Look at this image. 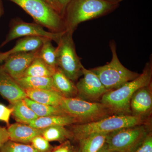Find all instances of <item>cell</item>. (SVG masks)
<instances>
[{"label":"cell","mask_w":152,"mask_h":152,"mask_svg":"<svg viewBox=\"0 0 152 152\" xmlns=\"http://www.w3.org/2000/svg\"><path fill=\"white\" fill-rule=\"evenodd\" d=\"M119 5L104 0H71L62 16L66 30L74 33L81 23L105 15Z\"/></svg>","instance_id":"1"},{"label":"cell","mask_w":152,"mask_h":152,"mask_svg":"<svg viewBox=\"0 0 152 152\" xmlns=\"http://www.w3.org/2000/svg\"><path fill=\"white\" fill-rule=\"evenodd\" d=\"M152 76L151 58V60L146 64L142 73L137 77L116 89L109 91L103 96L100 102L108 107L115 114H131V98L137 90L151 83Z\"/></svg>","instance_id":"2"},{"label":"cell","mask_w":152,"mask_h":152,"mask_svg":"<svg viewBox=\"0 0 152 152\" xmlns=\"http://www.w3.org/2000/svg\"><path fill=\"white\" fill-rule=\"evenodd\" d=\"M147 124L146 118L131 114H114L96 121L72 125L70 129L76 140L93 134H108L123 128Z\"/></svg>","instance_id":"3"},{"label":"cell","mask_w":152,"mask_h":152,"mask_svg":"<svg viewBox=\"0 0 152 152\" xmlns=\"http://www.w3.org/2000/svg\"><path fill=\"white\" fill-rule=\"evenodd\" d=\"M110 46L112 53L111 61L105 65L90 69L97 75L109 91L116 89L126 83L134 80L140 75L128 69L121 63L117 55L115 41L110 42Z\"/></svg>","instance_id":"4"},{"label":"cell","mask_w":152,"mask_h":152,"mask_svg":"<svg viewBox=\"0 0 152 152\" xmlns=\"http://www.w3.org/2000/svg\"><path fill=\"white\" fill-rule=\"evenodd\" d=\"M59 107L67 115L75 119L78 124L93 122L115 114L100 102H88L77 97H64Z\"/></svg>","instance_id":"5"},{"label":"cell","mask_w":152,"mask_h":152,"mask_svg":"<svg viewBox=\"0 0 152 152\" xmlns=\"http://www.w3.org/2000/svg\"><path fill=\"white\" fill-rule=\"evenodd\" d=\"M20 7L34 19L36 23L55 33L66 31L61 15L44 0H9Z\"/></svg>","instance_id":"6"},{"label":"cell","mask_w":152,"mask_h":152,"mask_svg":"<svg viewBox=\"0 0 152 152\" xmlns=\"http://www.w3.org/2000/svg\"><path fill=\"white\" fill-rule=\"evenodd\" d=\"M73 33L66 30L57 43L56 55L57 66L73 82L83 76V66L77 55L73 39Z\"/></svg>","instance_id":"7"},{"label":"cell","mask_w":152,"mask_h":152,"mask_svg":"<svg viewBox=\"0 0 152 152\" xmlns=\"http://www.w3.org/2000/svg\"><path fill=\"white\" fill-rule=\"evenodd\" d=\"M147 124L123 128L108 134L109 152H131L150 131Z\"/></svg>","instance_id":"8"},{"label":"cell","mask_w":152,"mask_h":152,"mask_svg":"<svg viewBox=\"0 0 152 152\" xmlns=\"http://www.w3.org/2000/svg\"><path fill=\"white\" fill-rule=\"evenodd\" d=\"M63 32L55 33L48 31L44 29L43 27L36 23H27L19 18L15 19L12 20L8 34L0 48L17 38L29 36L43 37L57 43Z\"/></svg>","instance_id":"9"},{"label":"cell","mask_w":152,"mask_h":152,"mask_svg":"<svg viewBox=\"0 0 152 152\" xmlns=\"http://www.w3.org/2000/svg\"><path fill=\"white\" fill-rule=\"evenodd\" d=\"M83 77L76 84L77 90V97L83 100L99 102L106 93L109 91L105 88L97 75L91 69L84 67Z\"/></svg>","instance_id":"10"},{"label":"cell","mask_w":152,"mask_h":152,"mask_svg":"<svg viewBox=\"0 0 152 152\" xmlns=\"http://www.w3.org/2000/svg\"><path fill=\"white\" fill-rule=\"evenodd\" d=\"M39 50L11 54L5 61L4 64L2 66L14 80L22 77L33 60L39 55Z\"/></svg>","instance_id":"11"},{"label":"cell","mask_w":152,"mask_h":152,"mask_svg":"<svg viewBox=\"0 0 152 152\" xmlns=\"http://www.w3.org/2000/svg\"><path fill=\"white\" fill-rule=\"evenodd\" d=\"M131 114L146 118L152 109V83L142 87L134 93L130 102Z\"/></svg>","instance_id":"12"},{"label":"cell","mask_w":152,"mask_h":152,"mask_svg":"<svg viewBox=\"0 0 152 152\" xmlns=\"http://www.w3.org/2000/svg\"><path fill=\"white\" fill-rule=\"evenodd\" d=\"M0 94L11 104L27 97L24 90L0 66Z\"/></svg>","instance_id":"13"},{"label":"cell","mask_w":152,"mask_h":152,"mask_svg":"<svg viewBox=\"0 0 152 152\" xmlns=\"http://www.w3.org/2000/svg\"><path fill=\"white\" fill-rule=\"evenodd\" d=\"M7 130L10 140L29 144L36 136L42 135L43 129H37L25 124L15 123L9 126Z\"/></svg>","instance_id":"14"},{"label":"cell","mask_w":152,"mask_h":152,"mask_svg":"<svg viewBox=\"0 0 152 152\" xmlns=\"http://www.w3.org/2000/svg\"><path fill=\"white\" fill-rule=\"evenodd\" d=\"M54 88L56 91L64 98H75L77 96V90L76 85L57 67L52 76Z\"/></svg>","instance_id":"15"},{"label":"cell","mask_w":152,"mask_h":152,"mask_svg":"<svg viewBox=\"0 0 152 152\" xmlns=\"http://www.w3.org/2000/svg\"><path fill=\"white\" fill-rule=\"evenodd\" d=\"M24 91L28 98L47 105L59 107L64 98L59 93L53 90L27 89Z\"/></svg>","instance_id":"16"},{"label":"cell","mask_w":152,"mask_h":152,"mask_svg":"<svg viewBox=\"0 0 152 152\" xmlns=\"http://www.w3.org/2000/svg\"><path fill=\"white\" fill-rule=\"evenodd\" d=\"M78 124L77 121L72 117L67 115H57L39 117L29 124L31 126L38 129H44L53 126H72Z\"/></svg>","instance_id":"17"},{"label":"cell","mask_w":152,"mask_h":152,"mask_svg":"<svg viewBox=\"0 0 152 152\" xmlns=\"http://www.w3.org/2000/svg\"><path fill=\"white\" fill-rule=\"evenodd\" d=\"M15 80L24 90L32 89L56 91L52 77L25 76Z\"/></svg>","instance_id":"18"},{"label":"cell","mask_w":152,"mask_h":152,"mask_svg":"<svg viewBox=\"0 0 152 152\" xmlns=\"http://www.w3.org/2000/svg\"><path fill=\"white\" fill-rule=\"evenodd\" d=\"M48 38L38 36H29L17 41L12 48L8 51L10 55L21 52L36 51L39 50Z\"/></svg>","instance_id":"19"},{"label":"cell","mask_w":152,"mask_h":152,"mask_svg":"<svg viewBox=\"0 0 152 152\" xmlns=\"http://www.w3.org/2000/svg\"><path fill=\"white\" fill-rule=\"evenodd\" d=\"M108 134H93L80 139V152H99L105 145Z\"/></svg>","instance_id":"20"},{"label":"cell","mask_w":152,"mask_h":152,"mask_svg":"<svg viewBox=\"0 0 152 152\" xmlns=\"http://www.w3.org/2000/svg\"><path fill=\"white\" fill-rule=\"evenodd\" d=\"M13 109L12 114L17 121L28 125L31 122L39 118L24 102L20 100L11 104Z\"/></svg>","instance_id":"21"},{"label":"cell","mask_w":152,"mask_h":152,"mask_svg":"<svg viewBox=\"0 0 152 152\" xmlns=\"http://www.w3.org/2000/svg\"><path fill=\"white\" fill-rule=\"evenodd\" d=\"M56 68L50 66L38 56L27 69L23 77H52Z\"/></svg>","instance_id":"22"},{"label":"cell","mask_w":152,"mask_h":152,"mask_svg":"<svg viewBox=\"0 0 152 152\" xmlns=\"http://www.w3.org/2000/svg\"><path fill=\"white\" fill-rule=\"evenodd\" d=\"M23 100L25 104L39 117L66 115L59 107L39 103L28 97Z\"/></svg>","instance_id":"23"},{"label":"cell","mask_w":152,"mask_h":152,"mask_svg":"<svg viewBox=\"0 0 152 152\" xmlns=\"http://www.w3.org/2000/svg\"><path fill=\"white\" fill-rule=\"evenodd\" d=\"M42 136L49 142L58 141L61 143L73 139L70 130L63 126H53L43 129Z\"/></svg>","instance_id":"24"},{"label":"cell","mask_w":152,"mask_h":152,"mask_svg":"<svg viewBox=\"0 0 152 152\" xmlns=\"http://www.w3.org/2000/svg\"><path fill=\"white\" fill-rule=\"evenodd\" d=\"M50 39H47L39 50V57L52 67L57 66L56 48L52 45Z\"/></svg>","instance_id":"25"},{"label":"cell","mask_w":152,"mask_h":152,"mask_svg":"<svg viewBox=\"0 0 152 152\" xmlns=\"http://www.w3.org/2000/svg\"><path fill=\"white\" fill-rule=\"evenodd\" d=\"M0 152H39L29 144L9 140L0 148Z\"/></svg>","instance_id":"26"},{"label":"cell","mask_w":152,"mask_h":152,"mask_svg":"<svg viewBox=\"0 0 152 152\" xmlns=\"http://www.w3.org/2000/svg\"><path fill=\"white\" fill-rule=\"evenodd\" d=\"M32 146L39 152H50L54 147L43 136L38 135L34 137L31 142Z\"/></svg>","instance_id":"27"},{"label":"cell","mask_w":152,"mask_h":152,"mask_svg":"<svg viewBox=\"0 0 152 152\" xmlns=\"http://www.w3.org/2000/svg\"><path fill=\"white\" fill-rule=\"evenodd\" d=\"M131 152H152V134L148 133Z\"/></svg>","instance_id":"28"},{"label":"cell","mask_w":152,"mask_h":152,"mask_svg":"<svg viewBox=\"0 0 152 152\" xmlns=\"http://www.w3.org/2000/svg\"><path fill=\"white\" fill-rule=\"evenodd\" d=\"M13 109L0 103V121L6 123L8 126L10 124V119L12 113Z\"/></svg>","instance_id":"29"},{"label":"cell","mask_w":152,"mask_h":152,"mask_svg":"<svg viewBox=\"0 0 152 152\" xmlns=\"http://www.w3.org/2000/svg\"><path fill=\"white\" fill-rule=\"evenodd\" d=\"M75 149L69 140H67L63 142L59 145L53 148L50 152H74Z\"/></svg>","instance_id":"30"},{"label":"cell","mask_w":152,"mask_h":152,"mask_svg":"<svg viewBox=\"0 0 152 152\" xmlns=\"http://www.w3.org/2000/svg\"><path fill=\"white\" fill-rule=\"evenodd\" d=\"M57 13L62 16L63 10L58 0H44Z\"/></svg>","instance_id":"31"},{"label":"cell","mask_w":152,"mask_h":152,"mask_svg":"<svg viewBox=\"0 0 152 152\" xmlns=\"http://www.w3.org/2000/svg\"><path fill=\"white\" fill-rule=\"evenodd\" d=\"M9 140L10 135L7 129L0 126V148Z\"/></svg>","instance_id":"32"},{"label":"cell","mask_w":152,"mask_h":152,"mask_svg":"<svg viewBox=\"0 0 152 152\" xmlns=\"http://www.w3.org/2000/svg\"><path fill=\"white\" fill-rule=\"evenodd\" d=\"M10 56L8 51L4 52V53L0 52V63L2 62L3 61H5Z\"/></svg>","instance_id":"33"},{"label":"cell","mask_w":152,"mask_h":152,"mask_svg":"<svg viewBox=\"0 0 152 152\" xmlns=\"http://www.w3.org/2000/svg\"><path fill=\"white\" fill-rule=\"evenodd\" d=\"M58 1L60 4H61V6L62 8L63 13H64V11L66 6L68 4V3L71 0H58Z\"/></svg>","instance_id":"34"},{"label":"cell","mask_w":152,"mask_h":152,"mask_svg":"<svg viewBox=\"0 0 152 152\" xmlns=\"http://www.w3.org/2000/svg\"><path fill=\"white\" fill-rule=\"evenodd\" d=\"M4 13V7H3L1 0H0V18L1 17Z\"/></svg>","instance_id":"35"},{"label":"cell","mask_w":152,"mask_h":152,"mask_svg":"<svg viewBox=\"0 0 152 152\" xmlns=\"http://www.w3.org/2000/svg\"><path fill=\"white\" fill-rule=\"evenodd\" d=\"M99 152H109V150H108L107 144H105V145L102 148V149Z\"/></svg>","instance_id":"36"},{"label":"cell","mask_w":152,"mask_h":152,"mask_svg":"<svg viewBox=\"0 0 152 152\" xmlns=\"http://www.w3.org/2000/svg\"><path fill=\"white\" fill-rule=\"evenodd\" d=\"M110 2L115 3V4H119L123 0H104Z\"/></svg>","instance_id":"37"},{"label":"cell","mask_w":152,"mask_h":152,"mask_svg":"<svg viewBox=\"0 0 152 152\" xmlns=\"http://www.w3.org/2000/svg\"><path fill=\"white\" fill-rule=\"evenodd\" d=\"M74 152H80V149H79H79H75V151H74Z\"/></svg>","instance_id":"38"},{"label":"cell","mask_w":152,"mask_h":152,"mask_svg":"<svg viewBox=\"0 0 152 152\" xmlns=\"http://www.w3.org/2000/svg\"></svg>","instance_id":"39"}]
</instances>
